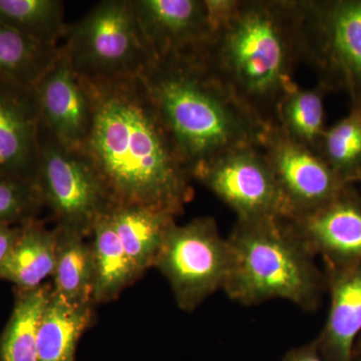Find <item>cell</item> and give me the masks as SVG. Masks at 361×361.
<instances>
[{
    "label": "cell",
    "mask_w": 361,
    "mask_h": 361,
    "mask_svg": "<svg viewBox=\"0 0 361 361\" xmlns=\"http://www.w3.org/2000/svg\"><path fill=\"white\" fill-rule=\"evenodd\" d=\"M56 235L35 218L20 225L18 239L0 268V280L14 288L32 290L51 277L56 264Z\"/></svg>",
    "instance_id": "17"
},
{
    "label": "cell",
    "mask_w": 361,
    "mask_h": 361,
    "mask_svg": "<svg viewBox=\"0 0 361 361\" xmlns=\"http://www.w3.org/2000/svg\"><path fill=\"white\" fill-rule=\"evenodd\" d=\"M109 215L128 255L142 274L155 267L169 230L176 216L152 207L114 204Z\"/></svg>",
    "instance_id": "16"
},
{
    "label": "cell",
    "mask_w": 361,
    "mask_h": 361,
    "mask_svg": "<svg viewBox=\"0 0 361 361\" xmlns=\"http://www.w3.org/2000/svg\"><path fill=\"white\" fill-rule=\"evenodd\" d=\"M59 0H0V21L51 49L61 47L68 25Z\"/></svg>",
    "instance_id": "23"
},
{
    "label": "cell",
    "mask_w": 361,
    "mask_h": 361,
    "mask_svg": "<svg viewBox=\"0 0 361 361\" xmlns=\"http://www.w3.org/2000/svg\"><path fill=\"white\" fill-rule=\"evenodd\" d=\"M52 284L14 288L13 312L0 336V361H37V330Z\"/></svg>",
    "instance_id": "21"
},
{
    "label": "cell",
    "mask_w": 361,
    "mask_h": 361,
    "mask_svg": "<svg viewBox=\"0 0 361 361\" xmlns=\"http://www.w3.org/2000/svg\"><path fill=\"white\" fill-rule=\"evenodd\" d=\"M320 85L314 89H301L294 85L280 99L275 125L294 141L319 155L325 134L324 94Z\"/></svg>",
    "instance_id": "22"
},
{
    "label": "cell",
    "mask_w": 361,
    "mask_h": 361,
    "mask_svg": "<svg viewBox=\"0 0 361 361\" xmlns=\"http://www.w3.org/2000/svg\"><path fill=\"white\" fill-rule=\"evenodd\" d=\"M319 156L344 184L361 179V106L325 130Z\"/></svg>",
    "instance_id": "25"
},
{
    "label": "cell",
    "mask_w": 361,
    "mask_h": 361,
    "mask_svg": "<svg viewBox=\"0 0 361 361\" xmlns=\"http://www.w3.org/2000/svg\"><path fill=\"white\" fill-rule=\"evenodd\" d=\"M230 265L227 238L211 217L196 218L169 230L155 267L167 279L176 303L185 312L196 310L223 289Z\"/></svg>",
    "instance_id": "8"
},
{
    "label": "cell",
    "mask_w": 361,
    "mask_h": 361,
    "mask_svg": "<svg viewBox=\"0 0 361 361\" xmlns=\"http://www.w3.org/2000/svg\"><path fill=\"white\" fill-rule=\"evenodd\" d=\"M180 160L191 173L265 128L207 65L201 51L156 59L140 77Z\"/></svg>",
    "instance_id": "3"
},
{
    "label": "cell",
    "mask_w": 361,
    "mask_h": 361,
    "mask_svg": "<svg viewBox=\"0 0 361 361\" xmlns=\"http://www.w3.org/2000/svg\"><path fill=\"white\" fill-rule=\"evenodd\" d=\"M92 317L94 306L73 305L52 290L37 330V361H75L78 342Z\"/></svg>",
    "instance_id": "20"
},
{
    "label": "cell",
    "mask_w": 361,
    "mask_h": 361,
    "mask_svg": "<svg viewBox=\"0 0 361 361\" xmlns=\"http://www.w3.org/2000/svg\"><path fill=\"white\" fill-rule=\"evenodd\" d=\"M288 219L313 255L345 266L361 262V205L346 197L345 190L314 212Z\"/></svg>",
    "instance_id": "14"
},
{
    "label": "cell",
    "mask_w": 361,
    "mask_h": 361,
    "mask_svg": "<svg viewBox=\"0 0 361 361\" xmlns=\"http://www.w3.org/2000/svg\"><path fill=\"white\" fill-rule=\"evenodd\" d=\"M213 33L207 65L264 127L305 59L300 0H207Z\"/></svg>",
    "instance_id": "2"
},
{
    "label": "cell",
    "mask_w": 361,
    "mask_h": 361,
    "mask_svg": "<svg viewBox=\"0 0 361 361\" xmlns=\"http://www.w3.org/2000/svg\"><path fill=\"white\" fill-rule=\"evenodd\" d=\"M361 332V262L345 266L332 282L329 318L317 345L326 361H353Z\"/></svg>",
    "instance_id": "15"
},
{
    "label": "cell",
    "mask_w": 361,
    "mask_h": 361,
    "mask_svg": "<svg viewBox=\"0 0 361 361\" xmlns=\"http://www.w3.org/2000/svg\"><path fill=\"white\" fill-rule=\"evenodd\" d=\"M20 226L0 225V268L4 265L7 256L18 239Z\"/></svg>",
    "instance_id": "27"
},
{
    "label": "cell",
    "mask_w": 361,
    "mask_h": 361,
    "mask_svg": "<svg viewBox=\"0 0 361 361\" xmlns=\"http://www.w3.org/2000/svg\"><path fill=\"white\" fill-rule=\"evenodd\" d=\"M92 236L94 305L115 300L142 274L123 248L109 212L97 220Z\"/></svg>",
    "instance_id": "18"
},
{
    "label": "cell",
    "mask_w": 361,
    "mask_h": 361,
    "mask_svg": "<svg viewBox=\"0 0 361 361\" xmlns=\"http://www.w3.org/2000/svg\"><path fill=\"white\" fill-rule=\"evenodd\" d=\"M261 149L276 178L287 218L314 212L338 198L346 185L322 157L284 134L278 126H267Z\"/></svg>",
    "instance_id": "10"
},
{
    "label": "cell",
    "mask_w": 361,
    "mask_h": 361,
    "mask_svg": "<svg viewBox=\"0 0 361 361\" xmlns=\"http://www.w3.org/2000/svg\"><path fill=\"white\" fill-rule=\"evenodd\" d=\"M63 47L80 77H141L156 61L134 0H104L73 25Z\"/></svg>",
    "instance_id": "5"
},
{
    "label": "cell",
    "mask_w": 361,
    "mask_h": 361,
    "mask_svg": "<svg viewBox=\"0 0 361 361\" xmlns=\"http://www.w3.org/2000/svg\"><path fill=\"white\" fill-rule=\"evenodd\" d=\"M300 2L304 61L325 89L344 90L361 106V0Z\"/></svg>",
    "instance_id": "7"
},
{
    "label": "cell",
    "mask_w": 361,
    "mask_h": 361,
    "mask_svg": "<svg viewBox=\"0 0 361 361\" xmlns=\"http://www.w3.org/2000/svg\"><path fill=\"white\" fill-rule=\"evenodd\" d=\"M40 128L33 90L0 82V173L33 182Z\"/></svg>",
    "instance_id": "13"
},
{
    "label": "cell",
    "mask_w": 361,
    "mask_h": 361,
    "mask_svg": "<svg viewBox=\"0 0 361 361\" xmlns=\"http://www.w3.org/2000/svg\"><path fill=\"white\" fill-rule=\"evenodd\" d=\"M198 180L237 215V220L287 218L286 206L260 145L228 152L195 169Z\"/></svg>",
    "instance_id": "9"
},
{
    "label": "cell",
    "mask_w": 361,
    "mask_h": 361,
    "mask_svg": "<svg viewBox=\"0 0 361 361\" xmlns=\"http://www.w3.org/2000/svg\"><path fill=\"white\" fill-rule=\"evenodd\" d=\"M56 264L52 290L66 302L94 306V253L92 242L77 232L56 226Z\"/></svg>",
    "instance_id": "19"
},
{
    "label": "cell",
    "mask_w": 361,
    "mask_h": 361,
    "mask_svg": "<svg viewBox=\"0 0 361 361\" xmlns=\"http://www.w3.org/2000/svg\"><path fill=\"white\" fill-rule=\"evenodd\" d=\"M134 6L157 59L201 51L212 37L207 0H134Z\"/></svg>",
    "instance_id": "12"
},
{
    "label": "cell",
    "mask_w": 361,
    "mask_h": 361,
    "mask_svg": "<svg viewBox=\"0 0 361 361\" xmlns=\"http://www.w3.org/2000/svg\"><path fill=\"white\" fill-rule=\"evenodd\" d=\"M227 241L230 265L222 290L231 300L251 306L283 299L314 310L319 273L288 218L237 220Z\"/></svg>",
    "instance_id": "4"
},
{
    "label": "cell",
    "mask_w": 361,
    "mask_h": 361,
    "mask_svg": "<svg viewBox=\"0 0 361 361\" xmlns=\"http://www.w3.org/2000/svg\"><path fill=\"white\" fill-rule=\"evenodd\" d=\"M32 90L42 127L65 148L84 152L92 118L90 99L63 44Z\"/></svg>",
    "instance_id": "11"
},
{
    "label": "cell",
    "mask_w": 361,
    "mask_h": 361,
    "mask_svg": "<svg viewBox=\"0 0 361 361\" xmlns=\"http://www.w3.org/2000/svg\"><path fill=\"white\" fill-rule=\"evenodd\" d=\"M281 361H326L318 348L317 342L292 349Z\"/></svg>",
    "instance_id": "28"
},
{
    "label": "cell",
    "mask_w": 361,
    "mask_h": 361,
    "mask_svg": "<svg viewBox=\"0 0 361 361\" xmlns=\"http://www.w3.org/2000/svg\"><path fill=\"white\" fill-rule=\"evenodd\" d=\"M35 183L0 173V225L20 226L42 208Z\"/></svg>",
    "instance_id": "26"
},
{
    "label": "cell",
    "mask_w": 361,
    "mask_h": 361,
    "mask_svg": "<svg viewBox=\"0 0 361 361\" xmlns=\"http://www.w3.org/2000/svg\"><path fill=\"white\" fill-rule=\"evenodd\" d=\"M58 49H51L0 21V82L33 89L52 65Z\"/></svg>",
    "instance_id": "24"
},
{
    "label": "cell",
    "mask_w": 361,
    "mask_h": 361,
    "mask_svg": "<svg viewBox=\"0 0 361 361\" xmlns=\"http://www.w3.org/2000/svg\"><path fill=\"white\" fill-rule=\"evenodd\" d=\"M80 78L92 111L84 153L114 203L180 215L193 199V178L178 155L142 78Z\"/></svg>",
    "instance_id": "1"
},
{
    "label": "cell",
    "mask_w": 361,
    "mask_h": 361,
    "mask_svg": "<svg viewBox=\"0 0 361 361\" xmlns=\"http://www.w3.org/2000/svg\"><path fill=\"white\" fill-rule=\"evenodd\" d=\"M33 183L56 226L85 238L92 236L97 220L115 204L84 152L61 146L42 126Z\"/></svg>",
    "instance_id": "6"
}]
</instances>
